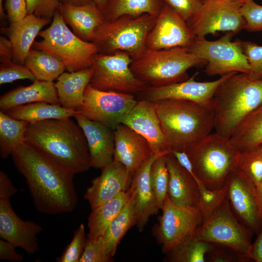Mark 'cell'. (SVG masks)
Masks as SVG:
<instances>
[{
	"label": "cell",
	"mask_w": 262,
	"mask_h": 262,
	"mask_svg": "<svg viewBox=\"0 0 262 262\" xmlns=\"http://www.w3.org/2000/svg\"><path fill=\"white\" fill-rule=\"evenodd\" d=\"M12 156L15 165L25 179L38 212L57 214L71 212L75 209L78 196L74 174L26 142Z\"/></svg>",
	"instance_id": "obj_1"
},
{
	"label": "cell",
	"mask_w": 262,
	"mask_h": 262,
	"mask_svg": "<svg viewBox=\"0 0 262 262\" xmlns=\"http://www.w3.org/2000/svg\"><path fill=\"white\" fill-rule=\"evenodd\" d=\"M25 142L74 175L91 167L83 132L70 118L28 123Z\"/></svg>",
	"instance_id": "obj_2"
},
{
	"label": "cell",
	"mask_w": 262,
	"mask_h": 262,
	"mask_svg": "<svg viewBox=\"0 0 262 262\" xmlns=\"http://www.w3.org/2000/svg\"><path fill=\"white\" fill-rule=\"evenodd\" d=\"M155 102L162 129L171 150H185L214 129L212 103L175 99Z\"/></svg>",
	"instance_id": "obj_3"
},
{
	"label": "cell",
	"mask_w": 262,
	"mask_h": 262,
	"mask_svg": "<svg viewBox=\"0 0 262 262\" xmlns=\"http://www.w3.org/2000/svg\"><path fill=\"white\" fill-rule=\"evenodd\" d=\"M212 103L215 132L229 139L241 122L262 104V80L233 73L217 89Z\"/></svg>",
	"instance_id": "obj_4"
},
{
	"label": "cell",
	"mask_w": 262,
	"mask_h": 262,
	"mask_svg": "<svg viewBox=\"0 0 262 262\" xmlns=\"http://www.w3.org/2000/svg\"><path fill=\"white\" fill-rule=\"evenodd\" d=\"M205 64L188 47L166 49L146 48L132 58L131 68L147 86L158 87L184 81L189 78L188 70Z\"/></svg>",
	"instance_id": "obj_5"
},
{
	"label": "cell",
	"mask_w": 262,
	"mask_h": 262,
	"mask_svg": "<svg viewBox=\"0 0 262 262\" xmlns=\"http://www.w3.org/2000/svg\"><path fill=\"white\" fill-rule=\"evenodd\" d=\"M195 175L210 190L221 188L237 168L240 152L229 139L211 133L185 150Z\"/></svg>",
	"instance_id": "obj_6"
},
{
	"label": "cell",
	"mask_w": 262,
	"mask_h": 262,
	"mask_svg": "<svg viewBox=\"0 0 262 262\" xmlns=\"http://www.w3.org/2000/svg\"><path fill=\"white\" fill-rule=\"evenodd\" d=\"M38 36L42 40L34 41L33 48L59 59L68 72L91 67L93 56L98 52L93 42L82 40L69 29L58 10L50 26L41 31Z\"/></svg>",
	"instance_id": "obj_7"
},
{
	"label": "cell",
	"mask_w": 262,
	"mask_h": 262,
	"mask_svg": "<svg viewBox=\"0 0 262 262\" xmlns=\"http://www.w3.org/2000/svg\"><path fill=\"white\" fill-rule=\"evenodd\" d=\"M157 16L145 14L139 16H123L105 21L96 31L92 40L98 52L112 54L125 52L132 58L146 48L147 36Z\"/></svg>",
	"instance_id": "obj_8"
},
{
	"label": "cell",
	"mask_w": 262,
	"mask_h": 262,
	"mask_svg": "<svg viewBox=\"0 0 262 262\" xmlns=\"http://www.w3.org/2000/svg\"><path fill=\"white\" fill-rule=\"evenodd\" d=\"M253 233L236 218L226 197L202 221L195 235L200 240L229 247L253 261L251 249Z\"/></svg>",
	"instance_id": "obj_9"
},
{
	"label": "cell",
	"mask_w": 262,
	"mask_h": 262,
	"mask_svg": "<svg viewBox=\"0 0 262 262\" xmlns=\"http://www.w3.org/2000/svg\"><path fill=\"white\" fill-rule=\"evenodd\" d=\"M132 58L125 52L97 53L92 59L93 74L89 84L93 88L138 95L147 86L132 72Z\"/></svg>",
	"instance_id": "obj_10"
},
{
	"label": "cell",
	"mask_w": 262,
	"mask_h": 262,
	"mask_svg": "<svg viewBox=\"0 0 262 262\" xmlns=\"http://www.w3.org/2000/svg\"><path fill=\"white\" fill-rule=\"evenodd\" d=\"M230 33L215 41L195 39L189 50L205 63V72L210 76L231 72L248 74L249 66L241 41H231Z\"/></svg>",
	"instance_id": "obj_11"
},
{
	"label": "cell",
	"mask_w": 262,
	"mask_h": 262,
	"mask_svg": "<svg viewBox=\"0 0 262 262\" xmlns=\"http://www.w3.org/2000/svg\"><path fill=\"white\" fill-rule=\"evenodd\" d=\"M244 3V2H243ZM243 2L230 0H203L200 10L186 21L194 39L227 32L233 35L245 29L240 9Z\"/></svg>",
	"instance_id": "obj_12"
},
{
	"label": "cell",
	"mask_w": 262,
	"mask_h": 262,
	"mask_svg": "<svg viewBox=\"0 0 262 262\" xmlns=\"http://www.w3.org/2000/svg\"><path fill=\"white\" fill-rule=\"evenodd\" d=\"M162 214L153 229L163 253L167 254L187 236L194 234L203 217L197 206H177L168 194L161 208Z\"/></svg>",
	"instance_id": "obj_13"
},
{
	"label": "cell",
	"mask_w": 262,
	"mask_h": 262,
	"mask_svg": "<svg viewBox=\"0 0 262 262\" xmlns=\"http://www.w3.org/2000/svg\"><path fill=\"white\" fill-rule=\"evenodd\" d=\"M135 96L99 90L88 84L84 92L83 101L76 111L86 118L115 130L137 103Z\"/></svg>",
	"instance_id": "obj_14"
},
{
	"label": "cell",
	"mask_w": 262,
	"mask_h": 262,
	"mask_svg": "<svg viewBox=\"0 0 262 262\" xmlns=\"http://www.w3.org/2000/svg\"><path fill=\"white\" fill-rule=\"evenodd\" d=\"M225 183L226 197L238 220L257 235L262 227V212L256 186L239 169L232 171Z\"/></svg>",
	"instance_id": "obj_15"
},
{
	"label": "cell",
	"mask_w": 262,
	"mask_h": 262,
	"mask_svg": "<svg viewBox=\"0 0 262 262\" xmlns=\"http://www.w3.org/2000/svg\"><path fill=\"white\" fill-rule=\"evenodd\" d=\"M233 73L236 72L227 73L216 80L210 82L195 81L196 73L181 82L163 86H147L138 95L139 100L157 101L175 99L199 103H210L220 85Z\"/></svg>",
	"instance_id": "obj_16"
},
{
	"label": "cell",
	"mask_w": 262,
	"mask_h": 262,
	"mask_svg": "<svg viewBox=\"0 0 262 262\" xmlns=\"http://www.w3.org/2000/svg\"><path fill=\"white\" fill-rule=\"evenodd\" d=\"M194 40L186 21L164 3L147 36L146 46L153 49L189 47Z\"/></svg>",
	"instance_id": "obj_17"
},
{
	"label": "cell",
	"mask_w": 262,
	"mask_h": 262,
	"mask_svg": "<svg viewBox=\"0 0 262 262\" xmlns=\"http://www.w3.org/2000/svg\"><path fill=\"white\" fill-rule=\"evenodd\" d=\"M157 103L137 100L135 106L122 118L123 124L143 136L154 154L166 155L171 151L160 124Z\"/></svg>",
	"instance_id": "obj_18"
},
{
	"label": "cell",
	"mask_w": 262,
	"mask_h": 262,
	"mask_svg": "<svg viewBox=\"0 0 262 262\" xmlns=\"http://www.w3.org/2000/svg\"><path fill=\"white\" fill-rule=\"evenodd\" d=\"M101 170L100 175L92 180L91 185L84 195L91 210L127 191L131 185L134 174L115 160Z\"/></svg>",
	"instance_id": "obj_19"
},
{
	"label": "cell",
	"mask_w": 262,
	"mask_h": 262,
	"mask_svg": "<svg viewBox=\"0 0 262 262\" xmlns=\"http://www.w3.org/2000/svg\"><path fill=\"white\" fill-rule=\"evenodd\" d=\"M40 225L30 220H23L13 209L10 200L0 199V237L28 254L39 249L37 236L42 230Z\"/></svg>",
	"instance_id": "obj_20"
},
{
	"label": "cell",
	"mask_w": 262,
	"mask_h": 262,
	"mask_svg": "<svg viewBox=\"0 0 262 262\" xmlns=\"http://www.w3.org/2000/svg\"><path fill=\"white\" fill-rule=\"evenodd\" d=\"M74 117L86 138L91 167L102 169L111 164L114 156V130L77 113Z\"/></svg>",
	"instance_id": "obj_21"
},
{
	"label": "cell",
	"mask_w": 262,
	"mask_h": 262,
	"mask_svg": "<svg viewBox=\"0 0 262 262\" xmlns=\"http://www.w3.org/2000/svg\"><path fill=\"white\" fill-rule=\"evenodd\" d=\"M160 156L162 155L152 154L136 170L132 178L131 185L133 189L136 226L139 232L143 230L149 217L160 210L151 186L150 172L153 163Z\"/></svg>",
	"instance_id": "obj_22"
},
{
	"label": "cell",
	"mask_w": 262,
	"mask_h": 262,
	"mask_svg": "<svg viewBox=\"0 0 262 262\" xmlns=\"http://www.w3.org/2000/svg\"><path fill=\"white\" fill-rule=\"evenodd\" d=\"M114 134V160L122 164L133 174L154 154L143 136L123 124L116 127Z\"/></svg>",
	"instance_id": "obj_23"
},
{
	"label": "cell",
	"mask_w": 262,
	"mask_h": 262,
	"mask_svg": "<svg viewBox=\"0 0 262 262\" xmlns=\"http://www.w3.org/2000/svg\"><path fill=\"white\" fill-rule=\"evenodd\" d=\"M169 173L167 194L177 206H197L200 192L197 182L191 174L182 166L172 154L166 155Z\"/></svg>",
	"instance_id": "obj_24"
},
{
	"label": "cell",
	"mask_w": 262,
	"mask_h": 262,
	"mask_svg": "<svg viewBox=\"0 0 262 262\" xmlns=\"http://www.w3.org/2000/svg\"><path fill=\"white\" fill-rule=\"evenodd\" d=\"M51 21V19L40 18L33 15H27L22 19L1 28V32L12 44L14 62L24 65L35 38L41 30Z\"/></svg>",
	"instance_id": "obj_25"
},
{
	"label": "cell",
	"mask_w": 262,
	"mask_h": 262,
	"mask_svg": "<svg viewBox=\"0 0 262 262\" xmlns=\"http://www.w3.org/2000/svg\"><path fill=\"white\" fill-rule=\"evenodd\" d=\"M58 11L72 32L88 42L92 41L96 30L105 21L102 12L93 2L82 5L63 3Z\"/></svg>",
	"instance_id": "obj_26"
},
{
	"label": "cell",
	"mask_w": 262,
	"mask_h": 262,
	"mask_svg": "<svg viewBox=\"0 0 262 262\" xmlns=\"http://www.w3.org/2000/svg\"><path fill=\"white\" fill-rule=\"evenodd\" d=\"M33 102L60 104L55 83L36 80L29 86L17 87L0 96V109L5 112L12 108Z\"/></svg>",
	"instance_id": "obj_27"
},
{
	"label": "cell",
	"mask_w": 262,
	"mask_h": 262,
	"mask_svg": "<svg viewBox=\"0 0 262 262\" xmlns=\"http://www.w3.org/2000/svg\"><path fill=\"white\" fill-rule=\"evenodd\" d=\"M93 74L91 67L75 72H63L56 79L55 86L60 104L76 110L83 99L85 89Z\"/></svg>",
	"instance_id": "obj_28"
},
{
	"label": "cell",
	"mask_w": 262,
	"mask_h": 262,
	"mask_svg": "<svg viewBox=\"0 0 262 262\" xmlns=\"http://www.w3.org/2000/svg\"><path fill=\"white\" fill-rule=\"evenodd\" d=\"M133 192L132 186L101 206L91 210L87 219V239L93 240L103 235L108 227L128 202Z\"/></svg>",
	"instance_id": "obj_29"
},
{
	"label": "cell",
	"mask_w": 262,
	"mask_h": 262,
	"mask_svg": "<svg viewBox=\"0 0 262 262\" xmlns=\"http://www.w3.org/2000/svg\"><path fill=\"white\" fill-rule=\"evenodd\" d=\"M9 116L28 123L50 119H67L74 117L76 111L60 104L33 102L12 108L5 112Z\"/></svg>",
	"instance_id": "obj_30"
},
{
	"label": "cell",
	"mask_w": 262,
	"mask_h": 262,
	"mask_svg": "<svg viewBox=\"0 0 262 262\" xmlns=\"http://www.w3.org/2000/svg\"><path fill=\"white\" fill-rule=\"evenodd\" d=\"M229 140L240 152L262 147V104L241 122Z\"/></svg>",
	"instance_id": "obj_31"
},
{
	"label": "cell",
	"mask_w": 262,
	"mask_h": 262,
	"mask_svg": "<svg viewBox=\"0 0 262 262\" xmlns=\"http://www.w3.org/2000/svg\"><path fill=\"white\" fill-rule=\"evenodd\" d=\"M164 4V0H109L102 13L105 21L145 14L157 16Z\"/></svg>",
	"instance_id": "obj_32"
},
{
	"label": "cell",
	"mask_w": 262,
	"mask_h": 262,
	"mask_svg": "<svg viewBox=\"0 0 262 262\" xmlns=\"http://www.w3.org/2000/svg\"><path fill=\"white\" fill-rule=\"evenodd\" d=\"M136 225L132 194L128 202L111 222L102 236L106 253L111 259H113L121 239L131 228Z\"/></svg>",
	"instance_id": "obj_33"
},
{
	"label": "cell",
	"mask_w": 262,
	"mask_h": 262,
	"mask_svg": "<svg viewBox=\"0 0 262 262\" xmlns=\"http://www.w3.org/2000/svg\"><path fill=\"white\" fill-rule=\"evenodd\" d=\"M24 65L36 80L53 82L66 70L64 63L57 58L45 51L31 48Z\"/></svg>",
	"instance_id": "obj_34"
},
{
	"label": "cell",
	"mask_w": 262,
	"mask_h": 262,
	"mask_svg": "<svg viewBox=\"0 0 262 262\" xmlns=\"http://www.w3.org/2000/svg\"><path fill=\"white\" fill-rule=\"evenodd\" d=\"M28 122L14 119L0 111V156L6 159L25 142Z\"/></svg>",
	"instance_id": "obj_35"
},
{
	"label": "cell",
	"mask_w": 262,
	"mask_h": 262,
	"mask_svg": "<svg viewBox=\"0 0 262 262\" xmlns=\"http://www.w3.org/2000/svg\"><path fill=\"white\" fill-rule=\"evenodd\" d=\"M213 244L192 234L166 254L164 260L169 262H205L206 255Z\"/></svg>",
	"instance_id": "obj_36"
},
{
	"label": "cell",
	"mask_w": 262,
	"mask_h": 262,
	"mask_svg": "<svg viewBox=\"0 0 262 262\" xmlns=\"http://www.w3.org/2000/svg\"><path fill=\"white\" fill-rule=\"evenodd\" d=\"M150 182L159 209L167 195L169 173L166 155L160 156L153 163L150 172Z\"/></svg>",
	"instance_id": "obj_37"
},
{
	"label": "cell",
	"mask_w": 262,
	"mask_h": 262,
	"mask_svg": "<svg viewBox=\"0 0 262 262\" xmlns=\"http://www.w3.org/2000/svg\"><path fill=\"white\" fill-rule=\"evenodd\" d=\"M237 168L257 185L262 180V147L240 152Z\"/></svg>",
	"instance_id": "obj_38"
},
{
	"label": "cell",
	"mask_w": 262,
	"mask_h": 262,
	"mask_svg": "<svg viewBox=\"0 0 262 262\" xmlns=\"http://www.w3.org/2000/svg\"><path fill=\"white\" fill-rule=\"evenodd\" d=\"M85 227L81 223L75 231L70 243L66 246L61 256L56 259L57 262H80L87 238Z\"/></svg>",
	"instance_id": "obj_39"
},
{
	"label": "cell",
	"mask_w": 262,
	"mask_h": 262,
	"mask_svg": "<svg viewBox=\"0 0 262 262\" xmlns=\"http://www.w3.org/2000/svg\"><path fill=\"white\" fill-rule=\"evenodd\" d=\"M227 186L226 183L218 189H206L200 194L197 207L200 209L203 220L209 216L226 197Z\"/></svg>",
	"instance_id": "obj_40"
},
{
	"label": "cell",
	"mask_w": 262,
	"mask_h": 262,
	"mask_svg": "<svg viewBox=\"0 0 262 262\" xmlns=\"http://www.w3.org/2000/svg\"><path fill=\"white\" fill-rule=\"evenodd\" d=\"M22 79H28L33 82L36 80L25 65L17 64L13 61L0 64V84Z\"/></svg>",
	"instance_id": "obj_41"
},
{
	"label": "cell",
	"mask_w": 262,
	"mask_h": 262,
	"mask_svg": "<svg viewBox=\"0 0 262 262\" xmlns=\"http://www.w3.org/2000/svg\"><path fill=\"white\" fill-rule=\"evenodd\" d=\"M242 48L249 66L248 75L256 80H262V46L251 42H242Z\"/></svg>",
	"instance_id": "obj_42"
},
{
	"label": "cell",
	"mask_w": 262,
	"mask_h": 262,
	"mask_svg": "<svg viewBox=\"0 0 262 262\" xmlns=\"http://www.w3.org/2000/svg\"><path fill=\"white\" fill-rule=\"evenodd\" d=\"M241 13L246 21L245 30L250 32L262 31V6L253 0H247L242 5Z\"/></svg>",
	"instance_id": "obj_43"
},
{
	"label": "cell",
	"mask_w": 262,
	"mask_h": 262,
	"mask_svg": "<svg viewBox=\"0 0 262 262\" xmlns=\"http://www.w3.org/2000/svg\"><path fill=\"white\" fill-rule=\"evenodd\" d=\"M208 262H246L250 259L233 249L223 245L213 244L205 257Z\"/></svg>",
	"instance_id": "obj_44"
},
{
	"label": "cell",
	"mask_w": 262,
	"mask_h": 262,
	"mask_svg": "<svg viewBox=\"0 0 262 262\" xmlns=\"http://www.w3.org/2000/svg\"><path fill=\"white\" fill-rule=\"evenodd\" d=\"M113 261L107 254L102 237L93 240L87 239L80 262H110Z\"/></svg>",
	"instance_id": "obj_45"
},
{
	"label": "cell",
	"mask_w": 262,
	"mask_h": 262,
	"mask_svg": "<svg viewBox=\"0 0 262 262\" xmlns=\"http://www.w3.org/2000/svg\"><path fill=\"white\" fill-rule=\"evenodd\" d=\"M61 3L60 0H26L27 14L51 19Z\"/></svg>",
	"instance_id": "obj_46"
},
{
	"label": "cell",
	"mask_w": 262,
	"mask_h": 262,
	"mask_svg": "<svg viewBox=\"0 0 262 262\" xmlns=\"http://www.w3.org/2000/svg\"><path fill=\"white\" fill-rule=\"evenodd\" d=\"M184 20L188 21L201 8L202 0H164Z\"/></svg>",
	"instance_id": "obj_47"
},
{
	"label": "cell",
	"mask_w": 262,
	"mask_h": 262,
	"mask_svg": "<svg viewBox=\"0 0 262 262\" xmlns=\"http://www.w3.org/2000/svg\"><path fill=\"white\" fill-rule=\"evenodd\" d=\"M4 9L9 24L20 20L28 15L26 0H5Z\"/></svg>",
	"instance_id": "obj_48"
},
{
	"label": "cell",
	"mask_w": 262,
	"mask_h": 262,
	"mask_svg": "<svg viewBox=\"0 0 262 262\" xmlns=\"http://www.w3.org/2000/svg\"><path fill=\"white\" fill-rule=\"evenodd\" d=\"M16 247L9 242L4 239L0 240V260L13 262H21L24 259L23 255L18 253Z\"/></svg>",
	"instance_id": "obj_49"
},
{
	"label": "cell",
	"mask_w": 262,
	"mask_h": 262,
	"mask_svg": "<svg viewBox=\"0 0 262 262\" xmlns=\"http://www.w3.org/2000/svg\"><path fill=\"white\" fill-rule=\"evenodd\" d=\"M17 192L10 179L3 171H0V199L10 200Z\"/></svg>",
	"instance_id": "obj_50"
},
{
	"label": "cell",
	"mask_w": 262,
	"mask_h": 262,
	"mask_svg": "<svg viewBox=\"0 0 262 262\" xmlns=\"http://www.w3.org/2000/svg\"><path fill=\"white\" fill-rule=\"evenodd\" d=\"M13 50L9 39L4 36H0V61L1 63L12 61Z\"/></svg>",
	"instance_id": "obj_51"
},
{
	"label": "cell",
	"mask_w": 262,
	"mask_h": 262,
	"mask_svg": "<svg viewBox=\"0 0 262 262\" xmlns=\"http://www.w3.org/2000/svg\"><path fill=\"white\" fill-rule=\"evenodd\" d=\"M251 255L253 261L262 262V227L258 237L252 244Z\"/></svg>",
	"instance_id": "obj_52"
},
{
	"label": "cell",
	"mask_w": 262,
	"mask_h": 262,
	"mask_svg": "<svg viewBox=\"0 0 262 262\" xmlns=\"http://www.w3.org/2000/svg\"><path fill=\"white\" fill-rule=\"evenodd\" d=\"M109 0H67V2L74 5H82L89 2L95 3L102 12Z\"/></svg>",
	"instance_id": "obj_53"
},
{
	"label": "cell",
	"mask_w": 262,
	"mask_h": 262,
	"mask_svg": "<svg viewBox=\"0 0 262 262\" xmlns=\"http://www.w3.org/2000/svg\"><path fill=\"white\" fill-rule=\"evenodd\" d=\"M256 190L262 212V180L256 186Z\"/></svg>",
	"instance_id": "obj_54"
},
{
	"label": "cell",
	"mask_w": 262,
	"mask_h": 262,
	"mask_svg": "<svg viewBox=\"0 0 262 262\" xmlns=\"http://www.w3.org/2000/svg\"><path fill=\"white\" fill-rule=\"evenodd\" d=\"M0 17L1 20H3L6 17V14L5 13L4 6L3 5L2 0H0Z\"/></svg>",
	"instance_id": "obj_55"
},
{
	"label": "cell",
	"mask_w": 262,
	"mask_h": 262,
	"mask_svg": "<svg viewBox=\"0 0 262 262\" xmlns=\"http://www.w3.org/2000/svg\"><path fill=\"white\" fill-rule=\"evenodd\" d=\"M230 0L235 1H238V2H241L243 3L245 1H246L247 0Z\"/></svg>",
	"instance_id": "obj_56"
},
{
	"label": "cell",
	"mask_w": 262,
	"mask_h": 262,
	"mask_svg": "<svg viewBox=\"0 0 262 262\" xmlns=\"http://www.w3.org/2000/svg\"><path fill=\"white\" fill-rule=\"evenodd\" d=\"M61 0V3L67 2V0Z\"/></svg>",
	"instance_id": "obj_57"
},
{
	"label": "cell",
	"mask_w": 262,
	"mask_h": 262,
	"mask_svg": "<svg viewBox=\"0 0 262 262\" xmlns=\"http://www.w3.org/2000/svg\"></svg>",
	"instance_id": "obj_58"
}]
</instances>
